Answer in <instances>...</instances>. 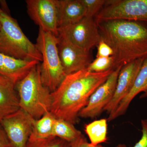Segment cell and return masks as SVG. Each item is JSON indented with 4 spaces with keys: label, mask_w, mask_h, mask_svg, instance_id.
I'll return each instance as SVG.
<instances>
[{
    "label": "cell",
    "mask_w": 147,
    "mask_h": 147,
    "mask_svg": "<svg viewBox=\"0 0 147 147\" xmlns=\"http://www.w3.org/2000/svg\"><path fill=\"white\" fill-rule=\"evenodd\" d=\"M114 69L92 72L86 69L67 75L51 93L50 113L55 118L74 125L79 123V113L87 105L94 92L108 79Z\"/></svg>",
    "instance_id": "cell-1"
},
{
    "label": "cell",
    "mask_w": 147,
    "mask_h": 147,
    "mask_svg": "<svg viewBox=\"0 0 147 147\" xmlns=\"http://www.w3.org/2000/svg\"><path fill=\"white\" fill-rule=\"evenodd\" d=\"M97 24L101 40L113 49V69L147 58V22L117 20Z\"/></svg>",
    "instance_id": "cell-2"
},
{
    "label": "cell",
    "mask_w": 147,
    "mask_h": 147,
    "mask_svg": "<svg viewBox=\"0 0 147 147\" xmlns=\"http://www.w3.org/2000/svg\"><path fill=\"white\" fill-rule=\"evenodd\" d=\"M16 88L20 108L33 118L38 119L50 112L51 92L41 82L40 63L16 84Z\"/></svg>",
    "instance_id": "cell-3"
},
{
    "label": "cell",
    "mask_w": 147,
    "mask_h": 147,
    "mask_svg": "<svg viewBox=\"0 0 147 147\" xmlns=\"http://www.w3.org/2000/svg\"><path fill=\"white\" fill-rule=\"evenodd\" d=\"M0 53L19 59L42 62V55L9 13L0 8Z\"/></svg>",
    "instance_id": "cell-4"
},
{
    "label": "cell",
    "mask_w": 147,
    "mask_h": 147,
    "mask_svg": "<svg viewBox=\"0 0 147 147\" xmlns=\"http://www.w3.org/2000/svg\"><path fill=\"white\" fill-rule=\"evenodd\" d=\"M58 42V37L39 28L36 45L42 57L40 79L42 85L51 93L57 88L67 75L59 56Z\"/></svg>",
    "instance_id": "cell-5"
},
{
    "label": "cell",
    "mask_w": 147,
    "mask_h": 147,
    "mask_svg": "<svg viewBox=\"0 0 147 147\" xmlns=\"http://www.w3.org/2000/svg\"><path fill=\"white\" fill-rule=\"evenodd\" d=\"M117 20L147 22V0L106 1L96 16V23Z\"/></svg>",
    "instance_id": "cell-6"
},
{
    "label": "cell",
    "mask_w": 147,
    "mask_h": 147,
    "mask_svg": "<svg viewBox=\"0 0 147 147\" xmlns=\"http://www.w3.org/2000/svg\"><path fill=\"white\" fill-rule=\"evenodd\" d=\"M58 37L82 49L90 51L101 40L97 23L93 17L85 16L74 24L58 29Z\"/></svg>",
    "instance_id": "cell-7"
},
{
    "label": "cell",
    "mask_w": 147,
    "mask_h": 147,
    "mask_svg": "<svg viewBox=\"0 0 147 147\" xmlns=\"http://www.w3.org/2000/svg\"><path fill=\"white\" fill-rule=\"evenodd\" d=\"M34 120L21 108L3 119L0 125L8 137L10 147H26Z\"/></svg>",
    "instance_id": "cell-8"
},
{
    "label": "cell",
    "mask_w": 147,
    "mask_h": 147,
    "mask_svg": "<svg viewBox=\"0 0 147 147\" xmlns=\"http://www.w3.org/2000/svg\"><path fill=\"white\" fill-rule=\"evenodd\" d=\"M122 67L119 66L114 69L107 80L94 92L87 105L79 113V117L94 118L102 113L114 95Z\"/></svg>",
    "instance_id": "cell-9"
},
{
    "label": "cell",
    "mask_w": 147,
    "mask_h": 147,
    "mask_svg": "<svg viewBox=\"0 0 147 147\" xmlns=\"http://www.w3.org/2000/svg\"><path fill=\"white\" fill-rule=\"evenodd\" d=\"M29 16L40 28L58 36L57 0H26Z\"/></svg>",
    "instance_id": "cell-10"
},
{
    "label": "cell",
    "mask_w": 147,
    "mask_h": 147,
    "mask_svg": "<svg viewBox=\"0 0 147 147\" xmlns=\"http://www.w3.org/2000/svg\"><path fill=\"white\" fill-rule=\"evenodd\" d=\"M58 38V52L66 74L86 69L91 63L90 51L77 47L59 37Z\"/></svg>",
    "instance_id": "cell-11"
},
{
    "label": "cell",
    "mask_w": 147,
    "mask_h": 147,
    "mask_svg": "<svg viewBox=\"0 0 147 147\" xmlns=\"http://www.w3.org/2000/svg\"><path fill=\"white\" fill-rule=\"evenodd\" d=\"M145 59H139L124 65L119 73L114 95L103 111L110 114L131 90Z\"/></svg>",
    "instance_id": "cell-12"
},
{
    "label": "cell",
    "mask_w": 147,
    "mask_h": 147,
    "mask_svg": "<svg viewBox=\"0 0 147 147\" xmlns=\"http://www.w3.org/2000/svg\"><path fill=\"white\" fill-rule=\"evenodd\" d=\"M39 63L36 61L19 59L0 53V74L16 84Z\"/></svg>",
    "instance_id": "cell-13"
},
{
    "label": "cell",
    "mask_w": 147,
    "mask_h": 147,
    "mask_svg": "<svg viewBox=\"0 0 147 147\" xmlns=\"http://www.w3.org/2000/svg\"><path fill=\"white\" fill-rule=\"evenodd\" d=\"M16 84L0 74V123L3 119L20 109Z\"/></svg>",
    "instance_id": "cell-14"
},
{
    "label": "cell",
    "mask_w": 147,
    "mask_h": 147,
    "mask_svg": "<svg viewBox=\"0 0 147 147\" xmlns=\"http://www.w3.org/2000/svg\"><path fill=\"white\" fill-rule=\"evenodd\" d=\"M147 88V58L144 60L133 87L128 94L120 102L115 110L109 115L107 120L111 121L123 115L126 113L132 100Z\"/></svg>",
    "instance_id": "cell-15"
},
{
    "label": "cell",
    "mask_w": 147,
    "mask_h": 147,
    "mask_svg": "<svg viewBox=\"0 0 147 147\" xmlns=\"http://www.w3.org/2000/svg\"><path fill=\"white\" fill-rule=\"evenodd\" d=\"M57 1L59 28L76 23L86 16V11L81 0Z\"/></svg>",
    "instance_id": "cell-16"
},
{
    "label": "cell",
    "mask_w": 147,
    "mask_h": 147,
    "mask_svg": "<svg viewBox=\"0 0 147 147\" xmlns=\"http://www.w3.org/2000/svg\"><path fill=\"white\" fill-rule=\"evenodd\" d=\"M108 120L100 119L86 125L85 131L89 138L90 144L94 146L100 144L107 141Z\"/></svg>",
    "instance_id": "cell-17"
},
{
    "label": "cell",
    "mask_w": 147,
    "mask_h": 147,
    "mask_svg": "<svg viewBox=\"0 0 147 147\" xmlns=\"http://www.w3.org/2000/svg\"><path fill=\"white\" fill-rule=\"evenodd\" d=\"M55 120V117L50 112L46 113L40 119H35L30 137L42 139L53 137Z\"/></svg>",
    "instance_id": "cell-18"
},
{
    "label": "cell",
    "mask_w": 147,
    "mask_h": 147,
    "mask_svg": "<svg viewBox=\"0 0 147 147\" xmlns=\"http://www.w3.org/2000/svg\"><path fill=\"white\" fill-rule=\"evenodd\" d=\"M74 125L63 120L56 119L53 137H58L69 143H72L83 135Z\"/></svg>",
    "instance_id": "cell-19"
},
{
    "label": "cell",
    "mask_w": 147,
    "mask_h": 147,
    "mask_svg": "<svg viewBox=\"0 0 147 147\" xmlns=\"http://www.w3.org/2000/svg\"><path fill=\"white\" fill-rule=\"evenodd\" d=\"M26 147H70V143L55 137L42 139L30 137Z\"/></svg>",
    "instance_id": "cell-20"
},
{
    "label": "cell",
    "mask_w": 147,
    "mask_h": 147,
    "mask_svg": "<svg viewBox=\"0 0 147 147\" xmlns=\"http://www.w3.org/2000/svg\"><path fill=\"white\" fill-rule=\"evenodd\" d=\"M113 63L114 61L112 56L108 57H98L90 63L86 69L92 72H104L110 69H113Z\"/></svg>",
    "instance_id": "cell-21"
},
{
    "label": "cell",
    "mask_w": 147,
    "mask_h": 147,
    "mask_svg": "<svg viewBox=\"0 0 147 147\" xmlns=\"http://www.w3.org/2000/svg\"><path fill=\"white\" fill-rule=\"evenodd\" d=\"M86 11V16H96L105 5V0H81Z\"/></svg>",
    "instance_id": "cell-22"
},
{
    "label": "cell",
    "mask_w": 147,
    "mask_h": 147,
    "mask_svg": "<svg viewBox=\"0 0 147 147\" xmlns=\"http://www.w3.org/2000/svg\"><path fill=\"white\" fill-rule=\"evenodd\" d=\"M97 53L96 57H112L113 55V51L111 47L105 41L101 40L97 45Z\"/></svg>",
    "instance_id": "cell-23"
},
{
    "label": "cell",
    "mask_w": 147,
    "mask_h": 147,
    "mask_svg": "<svg viewBox=\"0 0 147 147\" xmlns=\"http://www.w3.org/2000/svg\"><path fill=\"white\" fill-rule=\"evenodd\" d=\"M142 137L133 147H147V119L141 120Z\"/></svg>",
    "instance_id": "cell-24"
},
{
    "label": "cell",
    "mask_w": 147,
    "mask_h": 147,
    "mask_svg": "<svg viewBox=\"0 0 147 147\" xmlns=\"http://www.w3.org/2000/svg\"><path fill=\"white\" fill-rule=\"evenodd\" d=\"M70 147H104L100 144L96 146L92 145L90 143H88L84 135H82L70 143Z\"/></svg>",
    "instance_id": "cell-25"
},
{
    "label": "cell",
    "mask_w": 147,
    "mask_h": 147,
    "mask_svg": "<svg viewBox=\"0 0 147 147\" xmlns=\"http://www.w3.org/2000/svg\"><path fill=\"white\" fill-rule=\"evenodd\" d=\"M0 147H10V143L5 131L0 125Z\"/></svg>",
    "instance_id": "cell-26"
},
{
    "label": "cell",
    "mask_w": 147,
    "mask_h": 147,
    "mask_svg": "<svg viewBox=\"0 0 147 147\" xmlns=\"http://www.w3.org/2000/svg\"><path fill=\"white\" fill-rule=\"evenodd\" d=\"M146 98H147V88L144 91L142 92V94L140 96V98L141 99Z\"/></svg>",
    "instance_id": "cell-27"
},
{
    "label": "cell",
    "mask_w": 147,
    "mask_h": 147,
    "mask_svg": "<svg viewBox=\"0 0 147 147\" xmlns=\"http://www.w3.org/2000/svg\"><path fill=\"white\" fill-rule=\"evenodd\" d=\"M116 147H126V146L125 145L123 144H119Z\"/></svg>",
    "instance_id": "cell-28"
},
{
    "label": "cell",
    "mask_w": 147,
    "mask_h": 147,
    "mask_svg": "<svg viewBox=\"0 0 147 147\" xmlns=\"http://www.w3.org/2000/svg\"><path fill=\"white\" fill-rule=\"evenodd\" d=\"M1 21H0V30H1Z\"/></svg>",
    "instance_id": "cell-29"
}]
</instances>
